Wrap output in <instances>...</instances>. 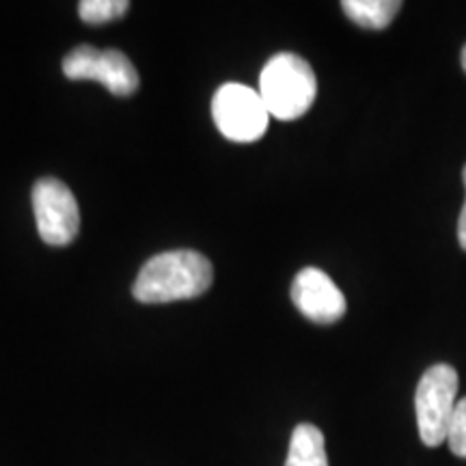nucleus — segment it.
I'll use <instances>...</instances> for the list:
<instances>
[{
	"mask_svg": "<svg viewBox=\"0 0 466 466\" xmlns=\"http://www.w3.org/2000/svg\"><path fill=\"white\" fill-rule=\"evenodd\" d=\"M259 96L270 116L281 121L299 119L316 102V74L302 56L281 52L266 63L259 76Z\"/></svg>",
	"mask_w": 466,
	"mask_h": 466,
	"instance_id": "f03ea898",
	"label": "nucleus"
},
{
	"mask_svg": "<svg viewBox=\"0 0 466 466\" xmlns=\"http://www.w3.org/2000/svg\"><path fill=\"white\" fill-rule=\"evenodd\" d=\"M462 179H464V190H466V167L462 171ZM458 242H460V247L466 250V199H464V208H462V212H460V218H458Z\"/></svg>",
	"mask_w": 466,
	"mask_h": 466,
	"instance_id": "f8f14e48",
	"label": "nucleus"
},
{
	"mask_svg": "<svg viewBox=\"0 0 466 466\" xmlns=\"http://www.w3.org/2000/svg\"><path fill=\"white\" fill-rule=\"evenodd\" d=\"M462 69L466 72V46L462 48Z\"/></svg>",
	"mask_w": 466,
	"mask_h": 466,
	"instance_id": "ddd939ff",
	"label": "nucleus"
},
{
	"mask_svg": "<svg viewBox=\"0 0 466 466\" xmlns=\"http://www.w3.org/2000/svg\"><path fill=\"white\" fill-rule=\"evenodd\" d=\"M212 116L220 134L233 143L259 141L270 121L259 91L240 83H227L214 93Z\"/></svg>",
	"mask_w": 466,
	"mask_h": 466,
	"instance_id": "20e7f679",
	"label": "nucleus"
},
{
	"mask_svg": "<svg viewBox=\"0 0 466 466\" xmlns=\"http://www.w3.org/2000/svg\"><path fill=\"white\" fill-rule=\"evenodd\" d=\"M33 212L39 238L50 247H67L80 231L76 197L61 179L44 177L33 188Z\"/></svg>",
	"mask_w": 466,
	"mask_h": 466,
	"instance_id": "39448f33",
	"label": "nucleus"
},
{
	"mask_svg": "<svg viewBox=\"0 0 466 466\" xmlns=\"http://www.w3.org/2000/svg\"><path fill=\"white\" fill-rule=\"evenodd\" d=\"M63 74L69 80H93L113 96H132L138 89V72L132 61L119 50H97L78 46L63 58Z\"/></svg>",
	"mask_w": 466,
	"mask_h": 466,
	"instance_id": "423d86ee",
	"label": "nucleus"
},
{
	"mask_svg": "<svg viewBox=\"0 0 466 466\" xmlns=\"http://www.w3.org/2000/svg\"><path fill=\"white\" fill-rule=\"evenodd\" d=\"M214 270L208 258L197 250H167L141 268L132 294L145 305L190 300L206 294L212 285Z\"/></svg>",
	"mask_w": 466,
	"mask_h": 466,
	"instance_id": "f257e3e1",
	"label": "nucleus"
},
{
	"mask_svg": "<svg viewBox=\"0 0 466 466\" xmlns=\"http://www.w3.org/2000/svg\"><path fill=\"white\" fill-rule=\"evenodd\" d=\"M127 9H130L127 0H83L78 5V15L86 25L100 26L119 20Z\"/></svg>",
	"mask_w": 466,
	"mask_h": 466,
	"instance_id": "9d476101",
	"label": "nucleus"
},
{
	"mask_svg": "<svg viewBox=\"0 0 466 466\" xmlns=\"http://www.w3.org/2000/svg\"><path fill=\"white\" fill-rule=\"evenodd\" d=\"M343 14L363 28H384L401 9L400 0H343Z\"/></svg>",
	"mask_w": 466,
	"mask_h": 466,
	"instance_id": "1a4fd4ad",
	"label": "nucleus"
},
{
	"mask_svg": "<svg viewBox=\"0 0 466 466\" xmlns=\"http://www.w3.org/2000/svg\"><path fill=\"white\" fill-rule=\"evenodd\" d=\"M450 450L458 458H466V398L456 404V412L451 417L450 434H447Z\"/></svg>",
	"mask_w": 466,
	"mask_h": 466,
	"instance_id": "9b49d317",
	"label": "nucleus"
},
{
	"mask_svg": "<svg viewBox=\"0 0 466 466\" xmlns=\"http://www.w3.org/2000/svg\"><path fill=\"white\" fill-rule=\"evenodd\" d=\"M291 300L302 316L318 324H333L346 316V296L319 268H302L291 283Z\"/></svg>",
	"mask_w": 466,
	"mask_h": 466,
	"instance_id": "0eeeda50",
	"label": "nucleus"
},
{
	"mask_svg": "<svg viewBox=\"0 0 466 466\" xmlns=\"http://www.w3.org/2000/svg\"><path fill=\"white\" fill-rule=\"evenodd\" d=\"M285 466H329L322 430L311 423L296 425Z\"/></svg>",
	"mask_w": 466,
	"mask_h": 466,
	"instance_id": "6e6552de",
	"label": "nucleus"
},
{
	"mask_svg": "<svg viewBox=\"0 0 466 466\" xmlns=\"http://www.w3.org/2000/svg\"><path fill=\"white\" fill-rule=\"evenodd\" d=\"M456 395L458 371L451 365H434L421 376L415 395V410L423 445L439 447L447 441L458 404Z\"/></svg>",
	"mask_w": 466,
	"mask_h": 466,
	"instance_id": "7ed1b4c3",
	"label": "nucleus"
}]
</instances>
